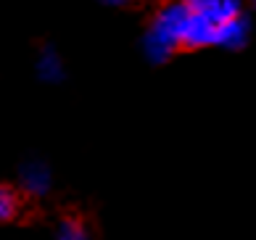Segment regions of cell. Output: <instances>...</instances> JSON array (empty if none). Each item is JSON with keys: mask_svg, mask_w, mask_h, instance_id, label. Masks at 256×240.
<instances>
[{"mask_svg": "<svg viewBox=\"0 0 256 240\" xmlns=\"http://www.w3.org/2000/svg\"><path fill=\"white\" fill-rule=\"evenodd\" d=\"M100 3H106L111 8H138L143 6V0H100Z\"/></svg>", "mask_w": 256, "mask_h": 240, "instance_id": "5", "label": "cell"}, {"mask_svg": "<svg viewBox=\"0 0 256 240\" xmlns=\"http://www.w3.org/2000/svg\"><path fill=\"white\" fill-rule=\"evenodd\" d=\"M254 6H256V0H254Z\"/></svg>", "mask_w": 256, "mask_h": 240, "instance_id": "6", "label": "cell"}, {"mask_svg": "<svg viewBox=\"0 0 256 240\" xmlns=\"http://www.w3.org/2000/svg\"><path fill=\"white\" fill-rule=\"evenodd\" d=\"M40 74L45 76V80H61V74H64V66L58 61V56H56L50 48L45 50V56L40 58Z\"/></svg>", "mask_w": 256, "mask_h": 240, "instance_id": "4", "label": "cell"}, {"mask_svg": "<svg viewBox=\"0 0 256 240\" xmlns=\"http://www.w3.org/2000/svg\"><path fill=\"white\" fill-rule=\"evenodd\" d=\"M30 204L32 198L22 188L0 182V224H14L18 219H24V211Z\"/></svg>", "mask_w": 256, "mask_h": 240, "instance_id": "1", "label": "cell"}, {"mask_svg": "<svg viewBox=\"0 0 256 240\" xmlns=\"http://www.w3.org/2000/svg\"><path fill=\"white\" fill-rule=\"evenodd\" d=\"M18 188H22L32 200L42 198L50 190V172H48V166H45L42 161H30V164H24L22 166V185Z\"/></svg>", "mask_w": 256, "mask_h": 240, "instance_id": "2", "label": "cell"}, {"mask_svg": "<svg viewBox=\"0 0 256 240\" xmlns=\"http://www.w3.org/2000/svg\"><path fill=\"white\" fill-rule=\"evenodd\" d=\"M56 235L61 238H88L90 230L84 227V216L80 211H66L58 219V227H56Z\"/></svg>", "mask_w": 256, "mask_h": 240, "instance_id": "3", "label": "cell"}]
</instances>
